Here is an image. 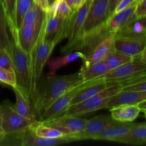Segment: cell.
Wrapping results in <instances>:
<instances>
[{
	"instance_id": "6da1fadb",
	"label": "cell",
	"mask_w": 146,
	"mask_h": 146,
	"mask_svg": "<svg viewBox=\"0 0 146 146\" xmlns=\"http://www.w3.org/2000/svg\"><path fill=\"white\" fill-rule=\"evenodd\" d=\"M82 82L79 72L68 75H48L45 78L41 80L32 99L33 107L37 120L43 111L57 98L70 88Z\"/></svg>"
},
{
	"instance_id": "7a4b0ae2",
	"label": "cell",
	"mask_w": 146,
	"mask_h": 146,
	"mask_svg": "<svg viewBox=\"0 0 146 146\" xmlns=\"http://www.w3.org/2000/svg\"><path fill=\"white\" fill-rule=\"evenodd\" d=\"M57 45L55 41H48L45 39L43 24L40 29L38 39L33 48L30 58V72L31 81V101L41 81V75L47 61L54 48Z\"/></svg>"
},
{
	"instance_id": "3957f363",
	"label": "cell",
	"mask_w": 146,
	"mask_h": 146,
	"mask_svg": "<svg viewBox=\"0 0 146 146\" xmlns=\"http://www.w3.org/2000/svg\"><path fill=\"white\" fill-rule=\"evenodd\" d=\"M10 54L12 58L17 86L22 88L28 94L31 100L29 54L24 51L19 44L13 39H11Z\"/></svg>"
},
{
	"instance_id": "277c9868",
	"label": "cell",
	"mask_w": 146,
	"mask_h": 146,
	"mask_svg": "<svg viewBox=\"0 0 146 146\" xmlns=\"http://www.w3.org/2000/svg\"><path fill=\"white\" fill-rule=\"evenodd\" d=\"M120 91L121 86L118 84H113L109 86L101 92L88 98L86 101L69 106L65 111L64 115L80 116L84 114L106 108L107 104L109 101L110 98Z\"/></svg>"
},
{
	"instance_id": "5b68a950",
	"label": "cell",
	"mask_w": 146,
	"mask_h": 146,
	"mask_svg": "<svg viewBox=\"0 0 146 146\" xmlns=\"http://www.w3.org/2000/svg\"><path fill=\"white\" fill-rule=\"evenodd\" d=\"M114 48L131 56H138L146 48V32L133 34L118 31L114 35Z\"/></svg>"
},
{
	"instance_id": "8992f818",
	"label": "cell",
	"mask_w": 146,
	"mask_h": 146,
	"mask_svg": "<svg viewBox=\"0 0 146 146\" xmlns=\"http://www.w3.org/2000/svg\"><path fill=\"white\" fill-rule=\"evenodd\" d=\"M2 118V131L5 134L21 133L29 129L34 122L27 119L15 111L13 104L5 101L0 105Z\"/></svg>"
},
{
	"instance_id": "52a82bcc",
	"label": "cell",
	"mask_w": 146,
	"mask_h": 146,
	"mask_svg": "<svg viewBox=\"0 0 146 146\" xmlns=\"http://www.w3.org/2000/svg\"><path fill=\"white\" fill-rule=\"evenodd\" d=\"M92 1L93 0H86L81 8L76 11H73L69 32L67 37L68 38V41L66 45L61 49L62 53L68 54L73 52L77 43L82 37L83 28Z\"/></svg>"
},
{
	"instance_id": "ba28073f",
	"label": "cell",
	"mask_w": 146,
	"mask_h": 146,
	"mask_svg": "<svg viewBox=\"0 0 146 146\" xmlns=\"http://www.w3.org/2000/svg\"><path fill=\"white\" fill-rule=\"evenodd\" d=\"M90 81H83L81 84H78L68 90L59 98H57L54 102H53L45 111H43L42 113L38 116V121H45L64 115L65 111L70 106V104L74 97Z\"/></svg>"
},
{
	"instance_id": "9c48e42d",
	"label": "cell",
	"mask_w": 146,
	"mask_h": 146,
	"mask_svg": "<svg viewBox=\"0 0 146 146\" xmlns=\"http://www.w3.org/2000/svg\"><path fill=\"white\" fill-rule=\"evenodd\" d=\"M145 71H146V64L141 61L138 56L134 57L133 59L129 62L110 71L102 78L106 82L107 86H108L113 83L131 78Z\"/></svg>"
},
{
	"instance_id": "30bf717a",
	"label": "cell",
	"mask_w": 146,
	"mask_h": 146,
	"mask_svg": "<svg viewBox=\"0 0 146 146\" xmlns=\"http://www.w3.org/2000/svg\"><path fill=\"white\" fill-rule=\"evenodd\" d=\"M110 0H93L83 28V36L106 22L109 14Z\"/></svg>"
},
{
	"instance_id": "8fae6325",
	"label": "cell",
	"mask_w": 146,
	"mask_h": 146,
	"mask_svg": "<svg viewBox=\"0 0 146 146\" xmlns=\"http://www.w3.org/2000/svg\"><path fill=\"white\" fill-rule=\"evenodd\" d=\"M40 122L58 130L65 135H71L81 132L85 127L87 119L79 116L64 115Z\"/></svg>"
},
{
	"instance_id": "7c38bea8",
	"label": "cell",
	"mask_w": 146,
	"mask_h": 146,
	"mask_svg": "<svg viewBox=\"0 0 146 146\" xmlns=\"http://www.w3.org/2000/svg\"><path fill=\"white\" fill-rule=\"evenodd\" d=\"M115 122V121L113 119L111 115H98L90 120H87L85 127L81 132L71 135L75 141L93 140L107 127Z\"/></svg>"
},
{
	"instance_id": "4fadbf2b",
	"label": "cell",
	"mask_w": 146,
	"mask_h": 146,
	"mask_svg": "<svg viewBox=\"0 0 146 146\" xmlns=\"http://www.w3.org/2000/svg\"><path fill=\"white\" fill-rule=\"evenodd\" d=\"M111 34L106 27L105 23L92 31L84 34L76 46L74 51H78L85 56V58L101 41ZM84 58V59H85Z\"/></svg>"
},
{
	"instance_id": "5bb4252c",
	"label": "cell",
	"mask_w": 146,
	"mask_h": 146,
	"mask_svg": "<svg viewBox=\"0 0 146 146\" xmlns=\"http://www.w3.org/2000/svg\"><path fill=\"white\" fill-rule=\"evenodd\" d=\"M138 1L139 0H135L126 8L114 13L108 17V19L106 21L105 25L110 34L115 35L119 30L125 27L131 20L135 18V12Z\"/></svg>"
},
{
	"instance_id": "9a60e30c",
	"label": "cell",
	"mask_w": 146,
	"mask_h": 146,
	"mask_svg": "<svg viewBox=\"0 0 146 146\" xmlns=\"http://www.w3.org/2000/svg\"><path fill=\"white\" fill-rule=\"evenodd\" d=\"M134 124L135 123H132L131 122L123 123L115 121L114 123L111 124L97 135L93 140L122 143L132 129Z\"/></svg>"
},
{
	"instance_id": "2e32d148",
	"label": "cell",
	"mask_w": 146,
	"mask_h": 146,
	"mask_svg": "<svg viewBox=\"0 0 146 146\" xmlns=\"http://www.w3.org/2000/svg\"><path fill=\"white\" fill-rule=\"evenodd\" d=\"M12 88L16 97V103L15 104H13L15 111L32 122L38 121L33 107L32 101L28 94L17 85Z\"/></svg>"
},
{
	"instance_id": "e0dca14e",
	"label": "cell",
	"mask_w": 146,
	"mask_h": 146,
	"mask_svg": "<svg viewBox=\"0 0 146 146\" xmlns=\"http://www.w3.org/2000/svg\"><path fill=\"white\" fill-rule=\"evenodd\" d=\"M22 146H54L75 142L71 135H65L58 138H45L36 136L27 129L22 132L21 136Z\"/></svg>"
},
{
	"instance_id": "ac0fdd59",
	"label": "cell",
	"mask_w": 146,
	"mask_h": 146,
	"mask_svg": "<svg viewBox=\"0 0 146 146\" xmlns=\"http://www.w3.org/2000/svg\"><path fill=\"white\" fill-rule=\"evenodd\" d=\"M40 29L33 25L22 24L17 31L16 38L11 39L17 41L24 51L30 54L38 39Z\"/></svg>"
},
{
	"instance_id": "d6986e66",
	"label": "cell",
	"mask_w": 146,
	"mask_h": 146,
	"mask_svg": "<svg viewBox=\"0 0 146 146\" xmlns=\"http://www.w3.org/2000/svg\"><path fill=\"white\" fill-rule=\"evenodd\" d=\"M146 99V91H120L110 98L106 108L123 105H138Z\"/></svg>"
},
{
	"instance_id": "ffe728a7",
	"label": "cell",
	"mask_w": 146,
	"mask_h": 146,
	"mask_svg": "<svg viewBox=\"0 0 146 146\" xmlns=\"http://www.w3.org/2000/svg\"><path fill=\"white\" fill-rule=\"evenodd\" d=\"M108 86H107L106 82L102 77L91 80L88 84H86L84 88H81L77 93L76 95L74 97V98L71 101L70 106L86 101L88 98H91V97L95 96L96 94L101 92V91L106 88Z\"/></svg>"
},
{
	"instance_id": "44dd1931",
	"label": "cell",
	"mask_w": 146,
	"mask_h": 146,
	"mask_svg": "<svg viewBox=\"0 0 146 146\" xmlns=\"http://www.w3.org/2000/svg\"><path fill=\"white\" fill-rule=\"evenodd\" d=\"M115 50L114 48V35H110L103 40L86 57L84 61V64H91L93 63L103 61L107 56Z\"/></svg>"
},
{
	"instance_id": "7402d4cb",
	"label": "cell",
	"mask_w": 146,
	"mask_h": 146,
	"mask_svg": "<svg viewBox=\"0 0 146 146\" xmlns=\"http://www.w3.org/2000/svg\"><path fill=\"white\" fill-rule=\"evenodd\" d=\"M109 111L114 121L123 123L133 122L141 112L137 105L118 106L110 108Z\"/></svg>"
},
{
	"instance_id": "603a6c76",
	"label": "cell",
	"mask_w": 146,
	"mask_h": 146,
	"mask_svg": "<svg viewBox=\"0 0 146 146\" xmlns=\"http://www.w3.org/2000/svg\"><path fill=\"white\" fill-rule=\"evenodd\" d=\"M110 71L104 60L91 64H83L78 71L83 81H88L104 76Z\"/></svg>"
},
{
	"instance_id": "cb8c5ba5",
	"label": "cell",
	"mask_w": 146,
	"mask_h": 146,
	"mask_svg": "<svg viewBox=\"0 0 146 146\" xmlns=\"http://www.w3.org/2000/svg\"><path fill=\"white\" fill-rule=\"evenodd\" d=\"M85 58V56L81 52L78 51H73V52L68 53L66 55L63 56L57 57V58H49L47 61V65H48L49 71H48V76L55 75L56 71L61 67L66 65L74 62L78 59L84 60Z\"/></svg>"
},
{
	"instance_id": "d4e9b609",
	"label": "cell",
	"mask_w": 146,
	"mask_h": 146,
	"mask_svg": "<svg viewBox=\"0 0 146 146\" xmlns=\"http://www.w3.org/2000/svg\"><path fill=\"white\" fill-rule=\"evenodd\" d=\"M113 84H118L121 86V91H146V71L131 78L113 83L109 86Z\"/></svg>"
},
{
	"instance_id": "484cf974",
	"label": "cell",
	"mask_w": 146,
	"mask_h": 146,
	"mask_svg": "<svg viewBox=\"0 0 146 146\" xmlns=\"http://www.w3.org/2000/svg\"><path fill=\"white\" fill-rule=\"evenodd\" d=\"M121 143L133 145H146V124H134Z\"/></svg>"
},
{
	"instance_id": "4316f807",
	"label": "cell",
	"mask_w": 146,
	"mask_h": 146,
	"mask_svg": "<svg viewBox=\"0 0 146 146\" xmlns=\"http://www.w3.org/2000/svg\"><path fill=\"white\" fill-rule=\"evenodd\" d=\"M29 129L34 135L41 138H58L65 136V135L58 130L44 125L38 121L33 123Z\"/></svg>"
},
{
	"instance_id": "83f0119b",
	"label": "cell",
	"mask_w": 146,
	"mask_h": 146,
	"mask_svg": "<svg viewBox=\"0 0 146 146\" xmlns=\"http://www.w3.org/2000/svg\"><path fill=\"white\" fill-rule=\"evenodd\" d=\"M7 29V17L3 0H0V48H5L10 52L11 39H10Z\"/></svg>"
},
{
	"instance_id": "f1b7e54d",
	"label": "cell",
	"mask_w": 146,
	"mask_h": 146,
	"mask_svg": "<svg viewBox=\"0 0 146 146\" xmlns=\"http://www.w3.org/2000/svg\"><path fill=\"white\" fill-rule=\"evenodd\" d=\"M45 13L39 7L33 3L24 17L22 24L33 25L41 28Z\"/></svg>"
},
{
	"instance_id": "f546056e",
	"label": "cell",
	"mask_w": 146,
	"mask_h": 146,
	"mask_svg": "<svg viewBox=\"0 0 146 146\" xmlns=\"http://www.w3.org/2000/svg\"><path fill=\"white\" fill-rule=\"evenodd\" d=\"M6 17L7 20L9 30L11 35V38H15L17 36V29L15 23V12L17 0H3Z\"/></svg>"
},
{
	"instance_id": "4dcf8cb0",
	"label": "cell",
	"mask_w": 146,
	"mask_h": 146,
	"mask_svg": "<svg viewBox=\"0 0 146 146\" xmlns=\"http://www.w3.org/2000/svg\"><path fill=\"white\" fill-rule=\"evenodd\" d=\"M133 58L134 57L123 54L121 51L113 50L107 56L104 61L106 63L110 71H111L125 63L129 62L133 59Z\"/></svg>"
},
{
	"instance_id": "1f68e13d",
	"label": "cell",
	"mask_w": 146,
	"mask_h": 146,
	"mask_svg": "<svg viewBox=\"0 0 146 146\" xmlns=\"http://www.w3.org/2000/svg\"><path fill=\"white\" fill-rule=\"evenodd\" d=\"M48 12L65 19L71 16L73 11L65 0H55L49 6Z\"/></svg>"
},
{
	"instance_id": "d6a6232c",
	"label": "cell",
	"mask_w": 146,
	"mask_h": 146,
	"mask_svg": "<svg viewBox=\"0 0 146 146\" xmlns=\"http://www.w3.org/2000/svg\"><path fill=\"white\" fill-rule=\"evenodd\" d=\"M34 3L33 0H17L15 12L16 27L18 31L19 27L22 25L23 20L26 14Z\"/></svg>"
},
{
	"instance_id": "836d02e7",
	"label": "cell",
	"mask_w": 146,
	"mask_h": 146,
	"mask_svg": "<svg viewBox=\"0 0 146 146\" xmlns=\"http://www.w3.org/2000/svg\"><path fill=\"white\" fill-rule=\"evenodd\" d=\"M0 84L15 87L17 84L14 71L0 67Z\"/></svg>"
},
{
	"instance_id": "e575fe53",
	"label": "cell",
	"mask_w": 146,
	"mask_h": 146,
	"mask_svg": "<svg viewBox=\"0 0 146 146\" xmlns=\"http://www.w3.org/2000/svg\"><path fill=\"white\" fill-rule=\"evenodd\" d=\"M0 67L14 71L12 58L8 50L0 48Z\"/></svg>"
},
{
	"instance_id": "d590c367",
	"label": "cell",
	"mask_w": 146,
	"mask_h": 146,
	"mask_svg": "<svg viewBox=\"0 0 146 146\" xmlns=\"http://www.w3.org/2000/svg\"><path fill=\"white\" fill-rule=\"evenodd\" d=\"M146 15V0H139L135 12V18Z\"/></svg>"
},
{
	"instance_id": "8d00e7d4",
	"label": "cell",
	"mask_w": 146,
	"mask_h": 146,
	"mask_svg": "<svg viewBox=\"0 0 146 146\" xmlns=\"http://www.w3.org/2000/svg\"><path fill=\"white\" fill-rule=\"evenodd\" d=\"M72 11H76L82 7L86 0H65Z\"/></svg>"
},
{
	"instance_id": "74e56055",
	"label": "cell",
	"mask_w": 146,
	"mask_h": 146,
	"mask_svg": "<svg viewBox=\"0 0 146 146\" xmlns=\"http://www.w3.org/2000/svg\"><path fill=\"white\" fill-rule=\"evenodd\" d=\"M135 1V0H121V1H119V3L117 4L116 7H115V10H114V11L113 14H114V13H116V12H118V11H121V10L124 9L126 8L127 7H128L129 5H131V4H132L133 2H134Z\"/></svg>"
},
{
	"instance_id": "f35d334b",
	"label": "cell",
	"mask_w": 146,
	"mask_h": 146,
	"mask_svg": "<svg viewBox=\"0 0 146 146\" xmlns=\"http://www.w3.org/2000/svg\"><path fill=\"white\" fill-rule=\"evenodd\" d=\"M34 4L39 7L44 12H48L49 9V4L48 0H33Z\"/></svg>"
},
{
	"instance_id": "ab89813d",
	"label": "cell",
	"mask_w": 146,
	"mask_h": 146,
	"mask_svg": "<svg viewBox=\"0 0 146 146\" xmlns=\"http://www.w3.org/2000/svg\"><path fill=\"white\" fill-rule=\"evenodd\" d=\"M121 0H110L109 1V14L110 16L112 15L113 13L114 10H115V7L117 6V4L119 3V1Z\"/></svg>"
},
{
	"instance_id": "60d3db41",
	"label": "cell",
	"mask_w": 146,
	"mask_h": 146,
	"mask_svg": "<svg viewBox=\"0 0 146 146\" xmlns=\"http://www.w3.org/2000/svg\"><path fill=\"white\" fill-rule=\"evenodd\" d=\"M135 19H136L137 21L140 24L141 27L143 28V29L146 31V15Z\"/></svg>"
},
{
	"instance_id": "b9f144b4",
	"label": "cell",
	"mask_w": 146,
	"mask_h": 146,
	"mask_svg": "<svg viewBox=\"0 0 146 146\" xmlns=\"http://www.w3.org/2000/svg\"><path fill=\"white\" fill-rule=\"evenodd\" d=\"M137 106L139 108V109L141 110V112H146V99L140 102Z\"/></svg>"
},
{
	"instance_id": "7bdbcfd3",
	"label": "cell",
	"mask_w": 146,
	"mask_h": 146,
	"mask_svg": "<svg viewBox=\"0 0 146 146\" xmlns=\"http://www.w3.org/2000/svg\"><path fill=\"white\" fill-rule=\"evenodd\" d=\"M139 56H140V58L141 59V61H143V62L146 64V48H145V50L143 51V53Z\"/></svg>"
},
{
	"instance_id": "ee69618b",
	"label": "cell",
	"mask_w": 146,
	"mask_h": 146,
	"mask_svg": "<svg viewBox=\"0 0 146 146\" xmlns=\"http://www.w3.org/2000/svg\"><path fill=\"white\" fill-rule=\"evenodd\" d=\"M0 132H3V131H2V118H1V110H0Z\"/></svg>"
},
{
	"instance_id": "f6af8a7d",
	"label": "cell",
	"mask_w": 146,
	"mask_h": 146,
	"mask_svg": "<svg viewBox=\"0 0 146 146\" xmlns=\"http://www.w3.org/2000/svg\"><path fill=\"white\" fill-rule=\"evenodd\" d=\"M54 1H55V0H48V4H49V6L51 5V4H52V3L54 2Z\"/></svg>"
},
{
	"instance_id": "bcb514c9",
	"label": "cell",
	"mask_w": 146,
	"mask_h": 146,
	"mask_svg": "<svg viewBox=\"0 0 146 146\" xmlns=\"http://www.w3.org/2000/svg\"><path fill=\"white\" fill-rule=\"evenodd\" d=\"M145 117H146V112L145 113Z\"/></svg>"
}]
</instances>
